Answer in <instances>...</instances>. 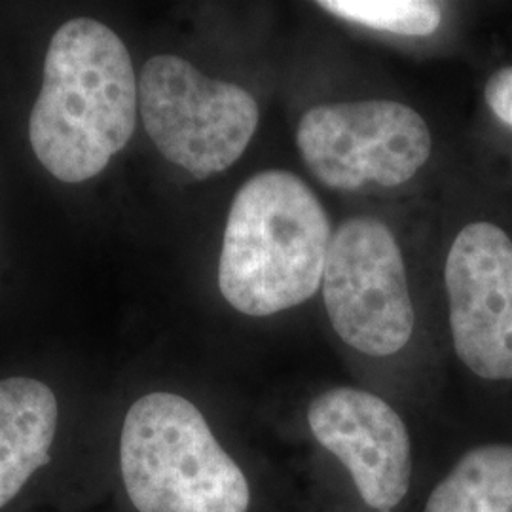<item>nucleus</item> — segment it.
<instances>
[{"label":"nucleus","instance_id":"f257e3e1","mask_svg":"<svg viewBox=\"0 0 512 512\" xmlns=\"http://www.w3.org/2000/svg\"><path fill=\"white\" fill-rule=\"evenodd\" d=\"M139 86L126 44L105 23L78 18L55 33L29 120V139L61 183L97 177L128 145Z\"/></svg>","mask_w":512,"mask_h":512},{"label":"nucleus","instance_id":"f03ea898","mask_svg":"<svg viewBox=\"0 0 512 512\" xmlns=\"http://www.w3.org/2000/svg\"><path fill=\"white\" fill-rule=\"evenodd\" d=\"M330 241L329 215L308 184L281 169L256 173L228 213L220 293L251 317L300 306L323 285Z\"/></svg>","mask_w":512,"mask_h":512},{"label":"nucleus","instance_id":"7ed1b4c3","mask_svg":"<svg viewBox=\"0 0 512 512\" xmlns=\"http://www.w3.org/2000/svg\"><path fill=\"white\" fill-rule=\"evenodd\" d=\"M120 471L139 512H247L249 482L202 412L175 393L131 404L120 437Z\"/></svg>","mask_w":512,"mask_h":512},{"label":"nucleus","instance_id":"20e7f679","mask_svg":"<svg viewBox=\"0 0 512 512\" xmlns=\"http://www.w3.org/2000/svg\"><path fill=\"white\" fill-rule=\"evenodd\" d=\"M148 137L171 164L207 179L236 164L260 120L256 99L236 84L207 78L179 55H154L139 80Z\"/></svg>","mask_w":512,"mask_h":512},{"label":"nucleus","instance_id":"39448f33","mask_svg":"<svg viewBox=\"0 0 512 512\" xmlns=\"http://www.w3.org/2000/svg\"><path fill=\"white\" fill-rule=\"evenodd\" d=\"M332 329L351 348L387 357L410 342L414 306L403 253L389 226L355 217L338 226L323 274Z\"/></svg>","mask_w":512,"mask_h":512},{"label":"nucleus","instance_id":"423d86ee","mask_svg":"<svg viewBox=\"0 0 512 512\" xmlns=\"http://www.w3.org/2000/svg\"><path fill=\"white\" fill-rule=\"evenodd\" d=\"M296 145L311 173L332 190L399 186L431 156V133L403 103L374 99L317 105L304 112Z\"/></svg>","mask_w":512,"mask_h":512},{"label":"nucleus","instance_id":"0eeeda50","mask_svg":"<svg viewBox=\"0 0 512 512\" xmlns=\"http://www.w3.org/2000/svg\"><path fill=\"white\" fill-rule=\"evenodd\" d=\"M461 363L484 380H512V241L492 222L459 232L444 268Z\"/></svg>","mask_w":512,"mask_h":512},{"label":"nucleus","instance_id":"6e6552de","mask_svg":"<svg viewBox=\"0 0 512 512\" xmlns=\"http://www.w3.org/2000/svg\"><path fill=\"white\" fill-rule=\"evenodd\" d=\"M315 440L349 471L370 509L393 512L412 476V444L403 418L374 393L336 387L308 408Z\"/></svg>","mask_w":512,"mask_h":512},{"label":"nucleus","instance_id":"1a4fd4ad","mask_svg":"<svg viewBox=\"0 0 512 512\" xmlns=\"http://www.w3.org/2000/svg\"><path fill=\"white\" fill-rule=\"evenodd\" d=\"M57 418L48 385L23 376L0 380V509L50 463Z\"/></svg>","mask_w":512,"mask_h":512},{"label":"nucleus","instance_id":"9d476101","mask_svg":"<svg viewBox=\"0 0 512 512\" xmlns=\"http://www.w3.org/2000/svg\"><path fill=\"white\" fill-rule=\"evenodd\" d=\"M423 512H512V446L469 450L437 484Z\"/></svg>","mask_w":512,"mask_h":512},{"label":"nucleus","instance_id":"9b49d317","mask_svg":"<svg viewBox=\"0 0 512 512\" xmlns=\"http://www.w3.org/2000/svg\"><path fill=\"white\" fill-rule=\"evenodd\" d=\"M319 6L338 18L403 37H429L442 23L439 4L427 0H323Z\"/></svg>","mask_w":512,"mask_h":512},{"label":"nucleus","instance_id":"f8f14e48","mask_svg":"<svg viewBox=\"0 0 512 512\" xmlns=\"http://www.w3.org/2000/svg\"><path fill=\"white\" fill-rule=\"evenodd\" d=\"M484 95L495 116L512 128V67H503L492 74Z\"/></svg>","mask_w":512,"mask_h":512}]
</instances>
